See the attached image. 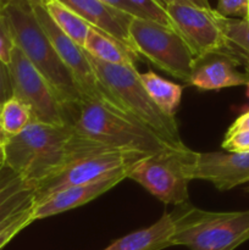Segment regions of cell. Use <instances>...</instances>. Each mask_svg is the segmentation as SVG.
Wrapping results in <instances>:
<instances>
[{
  "label": "cell",
  "mask_w": 249,
  "mask_h": 250,
  "mask_svg": "<svg viewBox=\"0 0 249 250\" xmlns=\"http://www.w3.org/2000/svg\"><path fill=\"white\" fill-rule=\"evenodd\" d=\"M14 97L9 65L0 60V111L7 100Z\"/></svg>",
  "instance_id": "obj_28"
},
{
  "label": "cell",
  "mask_w": 249,
  "mask_h": 250,
  "mask_svg": "<svg viewBox=\"0 0 249 250\" xmlns=\"http://www.w3.org/2000/svg\"><path fill=\"white\" fill-rule=\"evenodd\" d=\"M186 170L190 181H208L225 192L249 183V153H197L188 149Z\"/></svg>",
  "instance_id": "obj_12"
},
{
  "label": "cell",
  "mask_w": 249,
  "mask_h": 250,
  "mask_svg": "<svg viewBox=\"0 0 249 250\" xmlns=\"http://www.w3.org/2000/svg\"><path fill=\"white\" fill-rule=\"evenodd\" d=\"M172 28L192 50L194 58L215 51H231L221 26L222 15L186 2L165 5Z\"/></svg>",
  "instance_id": "obj_11"
},
{
  "label": "cell",
  "mask_w": 249,
  "mask_h": 250,
  "mask_svg": "<svg viewBox=\"0 0 249 250\" xmlns=\"http://www.w3.org/2000/svg\"><path fill=\"white\" fill-rule=\"evenodd\" d=\"M36 19L44 29L46 36L53 43L60 55L61 60L68 68L73 80L77 83L83 98L93 102H99L102 104L109 105L124 114L129 115L124 103L100 81L95 72L94 67L90 63L89 58L83 48L71 41L49 16L44 5H36L32 7ZM131 116V115H129Z\"/></svg>",
  "instance_id": "obj_7"
},
{
  "label": "cell",
  "mask_w": 249,
  "mask_h": 250,
  "mask_svg": "<svg viewBox=\"0 0 249 250\" xmlns=\"http://www.w3.org/2000/svg\"><path fill=\"white\" fill-rule=\"evenodd\" d=\"M129 37L134 50L168 75L189 84L194 55L182 37L172 28L151 20L133 17Z\"/></svg>",
  "instance_id": "obj_6"
},
{
  "label": "cell",
  "mask_w": 249,
  "mask_h": 250,
  "mask_svg": "<svg viewBox=\"0 0 249 250\" xmlns=\"http://www.w3.org/2000/svg\"><path fill=\"white\" fill-rule=\"evenodd\" d=\"M7 136L5 134V132L2 131L1 127H0V163L4 159V146H5V142H6Z\"/></svg>",
  "instance_id": "obj_33"
},
{
  "label": "cell",
  "mask_w": 249,
  "mask_h": 250,
  "mask_svg": "<svg viewBox=\"0 0 249 250\" xmlns=\"http://www.w3.org/2000/svg\"><path fill=\"white\" fill-rule=\"evenodd\" d=\"M49 16L51 17L56 26L81 48H84L85 39L89 33L90 24L87 23L78 15H76L72 10L66 7L58 0H48L44 4Z\"/></svg>",
  "instance_id": "obj_20"
},
{
  "label": "cell",
  "mask_w": 249,
  "mask_h": 250,
  "mask_svg": "<svg viewBox=\"0 0 249 250\" xmlns=\"http://www.w3.org/2000/svg\"><path fill=\"white\" fill-rule=\"evenodd\" d=\"M164 5L171 4V2H186V4L194 5V6L203 7V9H211L209 0H160Z\"/></svg>",
  "instance_id": "obj_32"
},
{
  "label": "cell",
  "mask_w": 249,
  "mask_h": 250,
  "mask_svg": "<svg viewBox=\"0 0 249 250\" xmlns=\"http://www.w3.org/2000/svg\"><path fill=\"white\" fill-rule=\"evenodd\" d=\"M66 112L77 133L110 148L145 154L172 148L138 120L99 102L82 99L66 106Z\"/></svg>",
  "instance_id": "obj_2"
},
{
  "label": "cell",
  "mask_w": 249,
  "mask_h": 250,
  "mask_svg": "<svg viewBox=\"0 0 249 250\" xmlns=\"http://www.w3.org/2000/svg\"><path fill=\"white\" fill-rule=\"evenodd\" d=\"M247 95H248V98H249V82H248V84H247Z\"/></svg>",
  "instance_id": "obj_34"
},
{
  "label": "cell",
  "mask_w": 249,
  "mask_h": 250,
  "mask_svg": "<svg viewBox=\"0 0 249 250\" xmlns=\"http://www.w3.org/2000/svg\"><path fill=\"white\" fill-rule=\"evenodd\" d=\"M134 7L139 10L148 20L163 24V26L172 28L168 15L166 12L165 5L160 0H127ZM173 29V28H172Z\"/></svg>",
  "instance_id": "obj_23"
},
{
  "label": "cell",
  "mask_w": 249,
  "mask_h": 250,
  "mask_svg": "<svg viewBox=\"0 0 249 250\" xmlns=\"http://www.w3.org/2000/svg\"><path fill=\"white\" fill-rule=\"evenodd\" d=\"M139 78L159 109L168 116L175 117L182 98V87L160 77L153 71L139 73Z\"/></svg>",
  "instance_id": "obj_19"
},
{
  "label": "cell",
  "mask_w": 249,
  "mask_h": 250,
  "mask_svg": "<svg viewBox=\"0 0 249 250\" xmlns=\"http://www.w3.org/2000/svg\"><path fill=\"white\" fill-rule=\"evenodd\" d=\"M48 0H0V5L2 7L14 5V6L23 7V9H32L36 5H44Z\"/></svg>",
  "instance_id": "obj_31"
},
{
  "label": "cell",
  "mask_w": 249,
  "mask_h": 250,
  "mask_svg": "<svg viewBox=\"0 0 249 250\" xmlns=\"http://www.w3.org/2000/svg\"><path fill=\"white\" fill-rule=\"evenodd\" d=\"M87 55L100 81L124 103L132 117L142 122L172 148H187L180 136L176 119L159 109L144 88L136 67L111 65L93 58L88 53Z\"/></svg>",
  "instance_id": "obj_5"
},
{
  "label": "cell",
  "mask_w": 249,
  "mask_h": 250,
  "mask_svg": "<svg viewBox=\"0 0 249 250\" xmlns=\"http://www.w3.org/2000/svg\"><path fill=\"white\" fill-rule=\"evenodd\" d=\"M9 68L14 97L31 110L32 121L53 126L68 125L65 105L17 46L12 50Z\"/></svg>",
  "instance_id": "obj_9"
},
{
  "label": "cell",
  "mask_w": 249,
  "mask_h": 250,
  "mask_svg": "<svg viewBox=\"0 0 249 250\" xmlns=\"http://www.w3.org/2000/svg\"><path fill=\"white\" fill-rule=\"evenodd\" d=\"M14 36L11 27L4 12H0V60L9 65L11 60V54L15 48Z\"/></svg>",
  "instance_id": "obj_25"
},
{
  "label": "cell",
  "mask_w": 249,
  "mask_h": 250,
  "mask_svg": "<svg viewBox=\"0 0 249 250\" xmlns=\"http://www.w3.org/2000/svg\"><path fill=\"white\" fill-rule=\"evenodd\" d=\"M242 131H249V111L242 114L241 116L229 126L226 134H233Z\"/></svg>",
  "instance_id": "obj_30"
},
{
  "label": "cell",
  "mask_w": 249,
  "mask_h": 250,
  "mask_svg": "<svg viewBox=\"0 0 249 250\" xmlns=\"http://www.w3.org/2000/svg\"><path fill=\"white\" fill-rule=\"evenodd\" d=\"M36 188L0 163V233L33 209Z\"/></svg>",
  "instance_id": "obj_16"
},
{
  "label": "cell",
  "mask_w": 249,
  "mask_h": 250,
  "mask_svg": "<svg viewBox=\"0 0 249 250\" xmlns=\"http://www.w3.org/2000/svg\"><path fill=\"white\" fill-rule=\"evenodd\" d=\"M188 149L165 148L150 154L134 165L128 178L165 204H186L190 182L186 170Z\"/></svg>",
  "instance_id": "obj_8"
},
{
  "label": "cell",
  "mask_w": 249,
  "mask_h": 250,
  "mask_svg": "<svg viewBox=\"0 0 249 250\" xmlns=\"http://www.w3.org/2000/svg\"><path fill=\"white\" fill-rule=\"evenodd\" d=\"M133 167L134 165L119 171L114 175L107 176L97 182L75 186V187L66 188L60 192L53 193L48 198L42 200L41 203L34 205V220H42L45 217L54 216V215L62 214V212L76 209V208L92 202L111 188L116 187L124 178H128L129 172Z\"/></svg>",
  "instance_id": "obj_14"
},
{
  "label": "cell",
  "mask_w": 249,
  "mask_h": 250,
  "mask_svg": "<svg viewBox=\"0 0 249 250\" xmlns=\"http://www.w3.org/2000/svg\"><path fill=\"white\" fill-rule=\"evenodd\" d=\"M173 233L175 220L171 212H165L154 225L112 242L104 250H163L172 247Z\"/></svg>",
  "instance_id": "obj_17"
},
{
  "label": "cell",
  "mask_w": 249,
  "mask_h": 250,
  "mask_svg": "<svg viewBox=\"0 0 249 250\" xmlns=\"http://www.w3.org/2000/svg\"><path fill=\"white\" fill-rule=\"evenodd\" d=\"M105 4L110 5L112 7H116V9L121 10V11L126 12V14L131 15L133 17H138V19H146L141 11H139L137 7H134L131 2H128L127 0H102ZM148 20V19H146Z\"/></svg>",
  "instance_id": "obj_29"
},
{
  "label": "cell",
  "mask_w": 249,
  "mask_h": 250,
  "mask_svg": "<svg viewBox=\"0 0 249 250\" xmlns=\"http://www.w3.org/2000/svg\"><path fill=\"white\" fill-rule=\"evenodd\" d=\"M215 10L229 19L249 20V0H217Z\"/></svg>",
  "instance_id": "obj_24"
},
{
  "label": "cell",
  "mask_w": 249,
  "mask_h": 250,
  "mask_svg": "<svg viewBox=\"0 0 249 250\" xmlns=\"http://www.w3.org/2000/svg\"><path fill=\"white\" fill-rule=\"evenodd\" d=\"M2 9H4V7H2V6H1V5H0V12H1V11H2Z\"/></svg>",
  "instance_id": "obj_35"
},
{
  "label": "cell",
  "mask_w": 249,
  "mask_h": 250,
  "mask_svg": "<svg viewBox=\"0 0 249 250\" xmlns=\"http://www.w3.org/2000/svg\"><path fill=\"white\" fill-rule=\"evenodd\" d=\"M83 49L93 58L111 65L136 67V61L141 60L138 54L94 27H90Z\"/></svg>",
  "instance_id": "obj_18"
},
{
  "label": "cell",
  "mask_w": 249,
  "mask_h": 250,
  "mask_svg": "<svg viewBox=\"0 0 249 250\" xmlns=\"http://www.w3.org/2000/svg\"><path fill=\"white\" fill-rule=\"evenodd\" d=\"M246 190H247V192L249 193V186H248V187H247V189H246Z\"/></svg>",
  "instance_id": "obj_36"
},
{
  "label": "cell",
  "mask_w": 249,
  "mask_h": 250,
  "mask_svg": "<svg viewBox=\"0 0 249 250\" xmlns=\"http://www.w3.org/2000/svg\"><path fill=\"white\" fill-rule=\"evenodd\" d=\"M33 211H34V208L29 210V211H27L21 219L17 220L15 224H12L11 226L7 227L5 231H2L1 233H0V250L4 248V247L6 246V244L9 243L15 236H17L22 229H24L27 226H29L32 222L36 221L33 216Z\"/></svg>",
  "instance_id": "obj_26"
},
{
  "label": "cell",
  "mask_w": 249,
  "mask_h": 250,
  "mask_svg": "<svg viewBox=\"0 0 249 250\" xmlns=\"http://www.w3.org/2000/svg\"><path fill=\"white\" fill-rule=\"evenodd\" d=\"M87 23L112 37L131 50H134L129 37V24L133 16L105 4L102 0H58Z\"/></svg>",
  "instance_id": "obj_15"
},
{
  "label": "cell",
  "mask_w": 249,
  "mask_h": 250,
  "mask_svg": "<svg viewBox=\"0 0 249 250\" xmlns=\"http://www.w3.org/2000/svg\"><path fill=\"white\" fill-rule=\"evenodd\" d=\"M2 12L11 27L15 45L21 49L37 71L48 81L65 107L84 99L71 72L34 16L33 10L9 5L2 9Z\"/></svg>",
  "instance_id": "obj_3"
},
{
  "label": "cell",
  "mask_w": 249,
  "mask_h": 250,
  "mask_svg": "<svg viewBox=\"0 0 249 250\" xmlns=\"http://www.w3.org/2000/svg\"><path fill=\"white\" fill-rule=\"evenodd\" d=\"M221 26L229 50L247 66L249 75V20L222 16Z\"/></svg>",
  "instance_id": "obj_21"
},
{
  "label": "cell",
  "mask_w": 249,
  "mask_h": 250,
  "mask_svg": "<svg viewBox=\"0 0 249 250\" xmlns=\"http://www.w3.org/2000/svg\"><path fill=\"white\" fill-rule=\"evenodd\" d=\"M238 65L241 61L232 51L204 54L194 60L189 84L200 90L247 85L249 75L237 70Z\"/></svg>",
  "instance_id": "obj_13"
},
{
  "label": "cell",
  "mask_w": 249,
  "mask_h": 250,
  "mask_svg": "<svg viewBox=\"0 0 249 250\" xmlns=\"http://www.w3.org/2000/svg\"><path fill=\"white\" fill-rule=\"evenodd\" d=\"M175 233L171 246H185L190 250H234L249 239V210L212 212L177 205L171 212Z\"/></svg>",
  "instance_id": "obj_4"
},
{
  "label": "cell",
  "mask_w": 249,
  "mask_h": 250,
  "mask_svg": "<svg viewBox=\"0 0 249 250\" xmlns=\"http://www.w3.org/2000/svg\"><path fill=\"white\" fill-rule=\"evenodd\" d=\"M31 122V110L15 97L7 100L0 111V127L6 136L19 134Z\"/></svg>",
  "instance_id": "obj_22"
},
{
  "label": "cell",
  "mask_w": 249,
  "mask_h": 250,
  "mask_svg": "<svg viewBox=\"0 0 249 250\" xmlns=\"http://www.w3.org/2000/svg\"><path fill=\"white\" fill-rule=\"evenodd\" d=\"M222 148L229 153H249V131L226 134Z\"/></svg>",
  "instance_id": "obj_27"
},
{
  "label": "cell",
  "mask_w": 249,
  "mask_h": 250,
  "mask_svg": "<svg viewBox=\"0 0 249 250\" xmlns=\"http://www.w3.org/2000/svg\"><path fill=\"white\" fill-rule=\"evenodd\" d=\"M112 149L81 136L70 125L32 121L19 134L7 136L1 163L37 188L73 161Z\"/></svg>",
  "instance_id": "obj_1"
},
{
  "label": "cell",
  "mask_w": 249,
  "mask_h": 250,
  "mask_svg": "<svg viewBox=\"0 0 249 250\" xmlns=\"http://www.w3.org/2000/svg\"><path fill=\"white\" fill-rule=\"evenodd\" d=\"M148 155L150 154L126 149H112L78 159L62 168L60 172L42 182L36 188L34 202L38 204L53 193L60 192L66 188L97 182L136 165Z\"/></svg>",
  "instance_id": "obj_10"
}]
</instances>
